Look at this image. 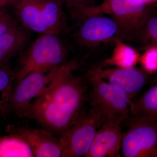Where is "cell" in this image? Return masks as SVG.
I'll use <instances>...</instances> for the list:
<instances>
[{
  "label": "cell",
  "instance_id": "6da1fadb",
  "mask_svg": "<svg viewBox=\"0 0 157 157\" xmlns=\"http://www.w3.org/2000/svg\"><path fill=\"white\" fill-rule=\"evenodd\" d=\"M77 60L58 67L43 92L31 102L25 114L44 128L59 135L76 124L88 110V88L82 76L74 74Z\"/></svg>",
  "mask_w": 157,
  "mask_h": 157
},
{
  "label": "cell",
  "instance_id": "7a4b0ae2",
  "mask_svg": "<svg viewBox=\"0 0 157 157\" xmlns=\"http://www.w3.org/2000/svg\"><path fill=\"white\" fill-rule=\"evenodd\" d=\"M70 11L78 21L92 15H111L119 29V39L123 41L138 37L150 13L148 5L142 0H104L100 5Z\"/></svg>",
  "mask_w": 157,
  "mask_h": 157
},
{
  "label": "cell",
  "instance_id": "3957f363",
  "mask_svg": "<svg viewBox=\"0 0 157 157\" xmlns=\"http://www.w3.org/2000/svg\"><path fill=\"white\" fill-rule=\"evenodd\" d=\"M14 11L24 27L39 33H69L61 0H15Z\"/></svg>",
  "mask_w": 157,
  "mask_h": 157
},
{
  "label": "cell",
  "instance_id": "277c9868",
  "mask_svg": "<svg viewBox=\"0 0 157 157\" xmlns=\"http://www.w3.org/2000/svg\"><path fill=\"white\" fill-rule=\"evenodd\" d=\"M59 36L42 34L33 42L18 60L14 83L32 72H48L67 62V51Z\"/></svg>",
  "mask_w": 157,
  "mask_h": 157
},
{
  "label": "cell",
  "instance_id": "5b68a950",
  "mask_svg": "<svg viewBox=\"0 0 157 157\" xmlns=\"http://www.w3.org/2000/svg\"><path fill=\"white\" fill-rule=\"evenodd\" d=\"M86 78L91 86L88 94L90 107L100 110L104 124L120 121L128 126L132 121L128 94L96 75L86 73Z\"/></svg>",
  "mask_w": 157,
  "mask_h": 157
},
{
  "label": "cell",
  "instance_id": "8992f818",
  "mask_svg": "<svg viewBox=\"0 0 157 157\" xmlns=\"http://www.w3.org/2000/svg\"><path fill=\"white\" fill-rule=\"evenodd\" d=\"M104 124V119L100 110L90 107L80 120L59 135L62 157H85L98 128Z\"/></svg>",
  "mask_w": 157,
  "mask_h": 157
},
{
  "label": "cell",
  "instance_id": "52a82bcc",
  "mask_svg": "<svg viewBox=\"0 0 157 157\" xmlns=\"http://www.w3.org/2000/svg\"><path fill=\"white\" fill-rule=\"evenodd\" d=\"M121 151L124 157H157V121L132 119L123 135Z\"/></svg>",
  "mask_w": 157,
  "mask_h": 157
},
{
  "label": "cell",
  "instance_id": "ba28073f",
  "mask_svg": "<svg viewBox=\"0 0 157 157\" xmlns=\"http://www.w3.org/2000/svg\"><path fill=\"white\" fill-rule=\"evenodd\" d=\"M58 67L48 72H32L14 83L9 97L7 114L11 113L17 117H24L29 105L50 83Z\"/></svg>",
  "mask_w": 157,
  "mask_h": 157
},
{
  "label": "cell",
  "instance_id": "9c48e42d",
  "mask_svg": "<svg viewBox=\"0 0 157 157\" xmlns=\"http://www.w3.org/2000/svg\"><path fill=\"white\" fill-rule=\"evenodd\" d=\"M78 22L80 24L75 37L76 42L82 47L94 48L102 43L119 39V29L112 18L95 15Z\"/></svg>",
  "mask_w": 157,
  "mask_h": 157
},
{
  "label": "cell",
  "instance_id": "30bf717a",
  "mask_svg": "<svg viewBox=\"0 0 157 157\" xmlns=\"http://www.w3.org/2000/svg\"><path fill=\"white\" fill-rule=\"evenodd\" d=\"M6 131L7 133L16 134L22 137L31 147L35 157H62L59 137L47 129L10 124L6 127Z\"/></svg>",
  "mask_w": 157,
  "mask_h": 157
},
{
  "label": "cell",
  "instance_id": "8fae6325",
  "mask_svg": "<svg viewBox=\"0 0 157 157\" xmlns=\"http://www.w3.org/2000/svg\"><path fill=\"white\" fill-rule=\"evenodd\" d=\"M147 72L144 69L133 67L104 69L99 67L89 70L87 74H92L107 80L126 92L131 99L143 88L147 82Z\"/></svg>",
  "mask_w": 157,
  "mask_h": 157
},
{
  "label": "cell",
  "instance_id": "7c38bea8",
  "mask_svg": "<svg viewBox=\"0 0 157 157\" xmlns=\"http://www.w3.org/2000/svg\"><path fill=\"white\" fill-rule=\"evenodd\" d=\"M122 123L109 122L98 130L86 157H119L123 133Z\"/></svg>",
  "mask_w": 157,
  "mask_h": 157
},
{
  "label": "cell",
  "instance_id": "4fadbf2b",
  "mask_svg": "<svg viewBox=\"0 0 157 157\" xmlns=\"http://www.w3.org/2000/svg\"><path fill=\"white\" fill-rule=\"evenodd\" d=\"M29 36L24 29L14 27L0 36V67L5 66L26 45Z\"/></svg>",
  "mask_w": 157,
  "mask_h": 157
},
{
  "label": "cell",
  "instance_id": "5bb4252c",
  "mask_svg": "<svg viewBox=\"0 0 157 157\" xmlns=\"http://www.w3.org/2000/svg\"><path fill=\"white\" fill-rule=\"evenodd\" d=\"M132 119L142 118L157 121V83L135 101L131 100Z\"/></svg>",
  "mask_w": 157,
  "mask_h": 157
},
{
  "label": "cell",
  "instance_id": "9a60e30c",
  "mask_svg": "<svg viewBox=\"0 0 157 157\" xmlns=\"http://www.w3.org/2000/svg\"><path fill=\"white\" fill-rule=\"evenodd\" d=\"M115 46L112 56L104 60L100 66L101 67L115 66L119 68L135 67L140 60V56L137 51L127 45L119 39H116Z\"/></svg>",
  "mask_w": 157,
  "mask_h": 157
},
{
  "label": "cell",
  "instance_id": "2e32d148",
  "mask_svg": "<svg viewBox=\"0 0 157 157\" xmlns=\"http://www.w3.org/2000/svg\"><path fill=\"white\" fill-rule=\"evenodd\" d=\"M0 136V157H35L31 147L22 137L8 133Z\"/></svg>",
  "mask_w": 157,
  "mask_h": 157
},
{
  "label": "cell",
  "instance_id": "e0dca14e",
  "mask_svg": "<svg viewBox=\"0 0 157 157\" xmlns=\"http://www.w3.org/2000/svg\"><path fill=\"white\" fill-rule=\"evenodd\" d=\"M14 79V71L6 65L0 67V120L7 114L9 97Z\"/></svg>",
  "mask_w": 157,
  "mask_h": 157
},
{
  "label": "cell",
  "instance_id": "ac0fdd59",
  "mask_svg": "<svg viewBox=\"0 0 157 157\" xmlns=\"http://www.w3.org/2000/svg\"><path fill=\"white\" fill-rule=\"evenodd\" d=\"M140 36L149 42V47L157 46V15L149 14L138 37Z\"/></svg>",
  "mask_w": 157,
  "mask_h": 157
},
{
  "label": "cell",
  "instance_id": "d6986e66",
  "mask_svg": "<svg viewBox=\"0 0 157 157\" xmlns=\"http://www.w3.org/2000/svg\"><path fill=\"white\" fill-rule=\"evenodd\" d=\"M139 61L144 70L147 73L157 71V46L148 47L145 53L140 57Z\"/></svg>",
  "mask_w": 157,
  "mask_h": 157
},
{
  "label": "cell",
  "instance_id": "ffe728a7",
  "mask_svg": "<svg viewBox=\"0 0 157 157\" xmlns=\"http://www.w3.org/2000/svg\"><path fill=\"white\" fill-rule=\"evenodd\" d=\"M16 26V23L10 15L1 12L0 13V36Z\"/></svg>",
  "mask_w": 157,
  "mask_h": 157
},
{
  "label": "cell",
  "instance_id": "44dd1931",
  "mask_svg": "<svg viewBox=\"0 0 157 157\" xmlns=\"http://www.w3.org/2000/svg\"><path fill=\"white\" fill-rule=\"evenodd\" d=\"M63 5L71 10L89 8L90 5L88 0H61Z\"/></svg>",
  "mask_w": 157,
  "mask_h": 157
},
{
  "label": "cell",
  "instance_id": "7402d4cb",
  "mask_svg": "<svg viewBox=\"0 0 157 157\" xmlns=\"http://www.w3.org/2000/svg\"><path fill=\"white\" fill-rule=\"evenodd\" d=\"M15 0H0V9L9 5H13Z\"/></svg>",
  "mask_w": 157,
  "mask_h": 157
},
{
  "label": "cell",
  "instance_id": "603a6c76",
  "mask_svg": "<svg viewBox=\"0 0 157 157\" xmlns=\"http://www.w3.org/2000/svg\"><path fill=\"white\" fill-rule=\"evenodd\" d=\"M142 1L145 3V4L148 6L153 3L157 2V0H142Z\"/></svg>",
  "mask_w": 157,
  "mask_h": 157
},
{
  "label": "cell",
  "instance_id": "cb8c5ba5",
  "mask_svg": "<svg viewBox=\"0 0 157 157\" xmlns=\"http://www.w3.org/2000/svg\"><path fill=\"white\" fill-rule=\"evenodd\" d=\"M90 5H91V7L96 6V3L98 2V0H88ZM90 8V7H89Z\"/></svg>",
  "mask_w": 157,
  "mask_h": 157
},
{
  "label": "cell",
  "instance_id": "d4e9b609",
  "mask_svg": "<svg viewBox=\"0 0 157 157\" xmlns=\"http://www.w3.org/2000/svg\"></svg>",
  "mask_w": 157,
  "mask_h": 157
}]
</instances>
